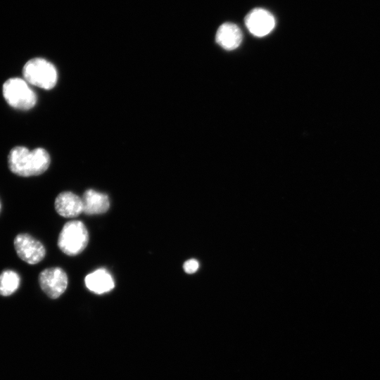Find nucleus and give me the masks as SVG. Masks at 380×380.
<instances>
[{"label": "nucleus", "instance_id": "nucleus-7", "mask_svg": "<svg viewBox=\"0 0 380 380\" xmlns=\"http://www.w3.org/2000/svg\"><path fill=\"white\" fill-rule=\"evenodd\" d=\"M244 22L248 30L258 37L267 35L275 26L274 15L262 8L252 9L245 17Z\"/></svg>", "mask_w": 380, "mask_h": 380}, {"label": "nucleus", "instance_id": "nucleus-2", "mask_svg": "<svg viewBox=\"0 0 380 380\" xmlns=\"http://www.w3.org/2000/svg\"><path fill=\"white\" fill-rule=\"evenodd\" d=\"M89 242V233L84 224L80 220L66 222L58 239V246L65 254L74 256L82 253Z\"/></svg>", "mask_w": 380, "mask_h": 380}, {"label": "nucleus", "instance_id": "nucleus-8", "mask_svg": "<svg viewBox=\"0 0 380 380\" xmlns=\"http://www.w3.org/2000/svg\"><path fill=\"white\" fill-rule=\"evenodd\" d=\"M54 206L56 212L65 217H77L83 213L82 198L71 191L60 193L56 198Z\"/></svg>", "mask_w": 380, "mask_h": 380}, {"label": "nucleus", "instance_id": "nucleus-14", "mask_svg": "<svg viewBox=\"0 0 380 380\" xmlns=\"http://www.w3.org/2000/svg\"><path fill=\"white\" fill-rule=\"evenodd\" d=\"M0 208H1V204H0Z\"/></svg>", "mask_w": 380, "mask_h": 380}, {"label": "nucleus", "instance_id": "nucleus-4", "mask_svg": "<svg viewBox=\"0 0 380 380\" xmlns=\"http://www.w3.org/2000/svg\"><path fill=\"white\" fill-rule=\"evenodd\" d=\"M3 95L13 108L28 110L34 106L37 96L27 82L21 78L7 80L3 85Z\"/></svg>", "mask_w": 380, "mask_h": 380}, {"label": "nucleus", "instance_id": "nucleus-1", "mask_svg": "<svg viewBox=\"0 0 380 380\" xmlns=\"http://www.w3.org/2000/svg\"><path fill=\"white\" fill-rule=\"evenodd\" d=\"M50 156L42 148L32 151L25 146L13 148L8 155L10 170L21 177L36 176L44 173L50 164Z\"/></svg>", "mask_w": 380, "mask_h": 380}, {"label": "nucleus", "instance_id": "nucleus-9", "mask_svg": "<svg viewBox=\"0 0 380 380\" xmlns=\"http://www.w3.org/2000/svg\"><path fill=\"white\" fill-rule=\"evenodd\" d=\"M243 35L241 29L234 23H222L217 29L215 41L222 48L232 51L239 46Z\"/></svg>", "mask_w": 380, "mask_h": 380}, {"label": "nucleus", "instance_id": "nucleus-12", "mask_svg": "<svg viewBox=\"0 0 380 380\" xmlns=\"http://www.w3.org/2000/svg\"><path fill=\"white\" fill-rule=\"evenodd\" d=\"M20 279L13 270H5L0 274V295L8 296L13 294L19 287Z\"/></svg>", "mask_w": 380, "mask_h": 380}, {"label": "nucleus", "instance_id": "nucleus-11", "mask_svg": "<svg viewBox=\"0 0 380 380\" xmlns=\"http://www.w3.org/2000/svg\"><path fill=\"white\" fill-rule=\"evenodd\" d=\"M82 200L83 213L86 215L103 214L110 208L108 196L91 189L84 191Z\"/></svg>", "mask_w": 380, "mask_h": 380}, {"label": "nucleus", "instance_id": "nucleus-10", "mask_svg": "<svg viewBox=\"0 0 380 380\" xmlns=\"http://www.w3.org/2000/svg\"><path fill=\"white\" fill-rule=\"evenodd\" d=\"M87 288L96 294L108 293L115 287L110 273L105 268H99L85 277Z\"/></svg>", "mask_w": 380, "mask_h": 380}, {"label": "nucleus", "instance_id": "nucleus-3", "mask_svg": "<svg viewBox=\"0 0 380 380\" xmlns=\"http://www.w3.org/2000/svg\"><path fill=\"white\" fill-rule=\"evenodd\" d=\"M23 75L27 83L46 90L53 88L58 79L55 66L42 58L28 61L23 68Z\"/></svg>", "mask_w": 380, "mask_h": 380}, {"label": "nucleus", "instance_id": "nucleus-6", "mask_svg": "<svg viewBox=\"0 0 380 380\" xmlns=\"http://www.w3.org/2000/svg\"><path fill=\"white\" fill-rule=\"evenodd\" d=\"M68 276L61 267H50L42 271L39 283L42 290L52 299L61 296L68 286Z\"/></svg>", "mask_w": 380, "mask_h": 380}, {"label": "nucleus", "instance_id": "nucleus-13", "mask_svg": "<svg viewBox=\"0 0 380 380\" xmlns=\"http://www.w3.org/2000/svg\"><path fill=\"white\" fill-rule=\"evenodd\" d=\"M198 267V262L195 259H190L186 261L183 265L184 271L189 274H192L196 272Z\"/></svg>", "mask_w": 380, "mask_h": 380}, {"label": "nucleus", "instance_id": "nucleus-5", "mask_svg": "<svg viewBox=\"0 0 380 380\" xmlns=\"http://www.w3.org/2000/svg\"><path fill=\"white\" fill-rule=\"evenodd\" d=\"M13 244L18 257L30 265L39 262L46 255L43 244L28 234H18Z\"/></svg>", "mask_w": 380, "mask_h": 380}]
</instances>
